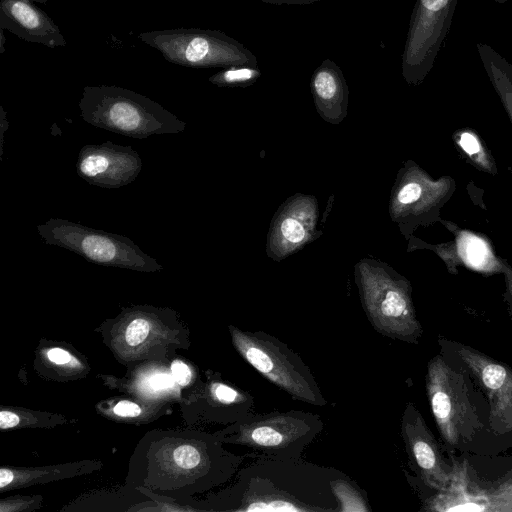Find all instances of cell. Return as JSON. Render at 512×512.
Returning <instances> with one entry per match:
<instances>
[{
  "instance_id": "30",
  "label": "cell",
  "mask_w": 512,
  "mask_h": 512,
  "mask_svg": "<svg viewBox=\"0 0 512 512\" xmlns=\"http://www.w3.org/2000/svg\"><path fill=\"white\" fill-rule=\"evenodd\" d=\"M260 1L269 3V4H276V5H280V4L306 5V4H311L313 2H317L320 0H260Z\"/></svg>"
},
{
  "instance_id": "29",
  "label": "cell",
  "mask_w": 512,
  "mask_h": 512,
  "mask_svg": "<svg viewBox=\"0 0 512 512\" xmlns=\"http://www.w3.org/2000/svg\"><path fill=\"white\" fill-rule=\"evenodd\" d=\"M174 381L175 380L173 376H170L168 374H159L151 379V386L156 390L165 389L171 387Z\"/></svg>"
},
{
  "instance_id": "27",
  "label": "cell",
  "mask_w": 512,
  "mask_h": 512,
  "mask_svg": "<svg viewBox=\"0 0 512 512\" xmlns=\"http://www.w3.org/2000/svg\"><path fill=\"white\" fill-rule=\"evenodd\" d=\"M19 424V416L17 413L2 410L0 412V428L1 429H9L12 427H16Z\"/></svg>"
},
{
  "instance_id": "13",
  "label": "cell",
  "mask_w": 512,
  "mask_h": 512,
  "mask_svg": "<svg viewBox=\"0 0 512 512\" xmlns=\"http://www.w3.org/2000/svg\"><path fill=\"white\" fill-rule=\"evenodd\" d=\"M449 189L447 180H433L412 161L398 171L392 186L388 212L404 233L408 226L427 214Z\"/></svg>"
},
{
  "instance_id": "34",
  "label": "cell",
  "mask_w": 512,
  "mask_h": 512,
  "mask_svg": "<svg viewBox=\"0 0 512 512\" xmlns=\"http://www.w3.org/2000/svg\"><path fill=\"white\" fill-rule=\"evenodd\" d=\"M494 1H495V2H497V3H501V4H503V3H505L507 0H494Z\"/></svg>"
},
{
  "instance_id": "25",
  "label": "cell",
  "mask_w": 512,
  "mask_h": 512,
  "mask_svg": "<svg viewBox=\"0 0 512 512\" xmlns=\"http://www.w3.org/2000/svg\"><path fill=\"white\" fill-rule=\"evenodd\" d=\"M171 372L175 382H177L180 386H185L191 381L192 373L189 366L180 360H175L172 362Z\"/></svg>"
},
{
  "instance_id": "10",
  "label": "cell",
  "mask_w": 512,
  "mask_h": 512,
  "mask_svg": "<svg viewBox=\"0 0 512 512\" xmlns=\"http://www.w3.org/2000/svg\"><path fill=\"white\" fill-rule=\"evenodd\" d=\"M442 350L449 351L454 361L465 368L485 394L488 427L496 436L512 433V368L470 346L438 339Z\"/></svg>"
},
{
  "instance_id": "23",
  "label": "cell",
  "mask_w": 512,
  "mask_h": 512,
  "mask_svg": "<svg viewBox=\"0 0 512 512\" xmlns=\"http://www.w3.org/2000/svg\"><path fill=\"white\" fill-rule=\"evenodd\" d=\"M457 143L475 164L485 170H492L488 154L474 132L462 131L458 134Z\"/></svg>"
},
{
  "instance_id": "11",
  "label": "cell",
  "mask_w": 512,
  "mask_h": 512,
  "mask_svg": "<svg viewBox=\"0 0 512 512\" xmlns=\"http://www.w3.org/2000/svg\"><path fill=\"white\" fill-rule=\"evenodd\" d=\"M319 204L314 195L295 193L274 213L267 234L266 254L276 262L285 260L323 235L317 229Z\"/></svg>"
},
{
  "instance_id": "1",
  "label": "cell",
  "mask_w": 512,
  "mask_h": 512,
  "mask_svg": "<svg viewBox=\"0 0 512 512\" xmlns=\"http://www.w3.org/2000/svg\"><path fill=\"white\" fill-rule=\"evenodd\" d=\"M342 472L300 459L259 457L231 487L233 511L336 512L331 480Z\"/></svg>"
},
{
  "instance_id": "15",
  "label": "cell",
  "mask_w": 512,
  "mask_h": 512,
  "mask_svg": "<svg viewBox=\"0 0 512 512\" xmlns=\"http://www.w3.org/2000/svg\"><path fill=\"white\" fill-rule=\"evenodd\" d=\"M0 29L50 48L67 44L58 25L31 0H1Z\"/></svg>"
},
{
  "instance_id": "18",
  "label": "cell",
  "mask_w": 512,
  "mask_h": 512,
  "mask_svg": "<svg viewBox=\"0 0 512 512\" xmlns=\"http://www.w3.org/2000/svg\"><path fill=\"white\" fill-rule=\"evenodd\" d=\"M210 384L211 401L219 409L221 420L235 423L253 412L254 397L249 392L220 379Z\"/></svg>"
},
{
  "instance_id": "12",
  "label": "cell",
  "mask_w": 512,
  "mask_h": 512,
  "mask_svg": "<svg viewBox=\"0 0 512 512\" xmlns=\"http://www.w3.org/2000/svg\"><path fill=\"white\" fill-rule=\"evenodd\" d=\"M401 436L409 465L430 489L444 491L450 484L453 466L448 464L433 433L413 402H407L401 417Z\"/></svg>"
},
{
  "instance_id": "3",
  "label": "cell",
  "mask_w": 512,
  "mask_h": 512,
  "mask_svg": "<svg viewBox=\"0 0 512 512\" xmlns=\"http://www.w3.org/2000/svg\"><path fill=\"white\" fill-rule=\"evenodd\" d=\"M469 372L459 364L454 367L444 354L427 364L425 386L437 429L446 447L464 449L488 424L475 399Z\"/></svg>"
},
{
  "instance_id": "8",
  "label": "cell",
  "mask_w": 512,
  "mask_h": 512,
  "mask_svg": "<svg viewBox=\"0 0 512 512\" xmlns=\"http://www.w3.org/2000/svg\"><path fill=\"white\" fill-rule=\"evenodd\" d=\"M42 239L50 245L70 250L87 261L139 272L163 269L130 238L97 230L66 219L51 218L37 226Z\"/></svg>"
},
{
  "instance_id": "16",
  "label": "cell",
  "mask_w": 512,
  "mask_h": 512,
  "mask_svg": "<svg viewBox=\"0 0 512 512\" xmlns=\"http://www.w3.org/2000/svg\"><path fill=\"white\" fill-rule=\"evenodd\" d=\"M310 90L319 116L330 124H340L348 114L349 88L340 67L325 59L313 72Z\"/></svg>"
},
{
  "instance_id": "33",
  "label": "cell",
  "mask_w": 512,
  "mask_h": 512,
  "mask_svg": "<svg viewBox=\"0 0 512 512\" xmlns=\"http://www.w3.org/2000/svg\"><path fill=\"white\" fill-rule=\"evenodd\" d=\"M31 1H35V2H39V3L45 4L48 0H31Z\"/></svg>"
},
{
  "instance_id": "22",
  "label": "cell",
  "mask_w": 512,
  "mask_h": 512,
  "mask_svg": "<svg viewBox=\"0 0 512 512\" xmlns=\"http://www.w3.org/2000/svg\"><path fill=\"white\" fill-rule=\"evenodd\" d=\"M489 512H512V471L495 486L485 489Z\"/></svg>"
},
{
  "instance_id": "5",
  "label": "cell",
  "mask_w": 512,
  "mask_h": 512,
  "mask_svg": "<svg viewBox=\"0 0 512 512\" xmlns=\"http://www.w3.org/2000/svg\"><path fill=\"white\" fill-rule=\"evenodd\" d=\"M323 428L320 416L310 412H251L218 435L223 443L244 446L258 457L289 460L300 459Z\"/></svg>"
},
{
  "instance_id": "7",
  "label": "cell",
  "mask_w": 512,
  "mask_h": 512,
  "mask_svg": "<svg viewBox=\"0 0 512 512\" xmlns=\"http://www.w3.org/2000/svg\"><path fill=\"white\" fill-rule=\"evenodd\" d=\"M173 63L190 68L258 66L256 56L238 40L219 30L178 28L142 32L137 36Z\"/></svg>"
},
{
  "instance_id": "20",
  "label": "cell",
  "mask_w": 512,
  "mask_h": 512,
  "mask_svg": "<svg viewBox=\"0 0 512 512\" xmlns=\"http://www.w3.org/2000/svg\"><path fill=\"white\" fill-rule=\"evenodd\" d=\"M331 489L337 502L336 512L371 511L366 492L345 474L331 480Z\"/></svg>"
},
{
  "instance_id": "26",
  "label": "cell",
  "mask_w": 512,
  "mask_h": 512,
  "mask_svg": "<svg viewBox=\"0 0 512 512\" xmlns=\"http://www.w3.org/2000/svg\"><path fill=\"white\" fill-rule=\"evenodd\" d=\"M113 411L118 416L136 417L141 413V408L136 403L123 400L114 406Z\"/></svg>"
},
{
  "instance_id": "32",
  "label": "cell",
  "mask_w": 512,
  "mask_h": 512,
  "mask_svg": "<svg viewBox=\"0 0 512 512\" xmlns=\"http://www.w3.org/2000/svg\"><path fill=\"white\" fill-rule=\"evenodd\" d=\"M4 30L0 29V53H4L5 51V36H4Z\"/></svg>"
},
{
  "instance_id": "21",
  "label": "cell",
  "mask_w": 512,
  "mask_h": 512,
  "mask_svg": "<svg viewBox=\"0 0 512 512\" xmlns=\"http://www.w3.org/2000/svg\"><path fill=\"white\" fill-rule=\"evenodd\" d=\"M261 71L254 65H236L224 68L208 78L209 82L218 87L245 88L254 84Z\"/></svg>"
},
{
  "instance_id": "17",
  "label": "cell",
  "mask_w": 512,
  "mask_h": 512,
  "mask_svg": "<svg viewBox=\"0 0 512 512\" xmlns=\"http://www.w3.org/2000/svg\"><path fill=\"white\" fill-rule=\"evenodd\" d=\"M453 475L444 491L426 500L423 510L440 512H489V501L485 489L480 488L467 468L466 462H458L453 457Z\"/></svg>"
},
{
  "instance_id": "2",
  "label": "cell",
  "mask_w": 512,
  "mask_h": 512,
  "mask_svg": "<svg viewBox=\"0 0 512 512\" xmlns=\"http://www.w3.org/2000/svg\"><path fill=\"white\" fill-rule=\"evenodd\" d=\"M354 279L372 328L393 340L418 344L423 327L416 315L410 282L387 263L367 257L354 265Z\"/></svg>"
},
{
  "instance_id": "14",
  "label": "cell",
  "mask_w": 512,
  "mask_h": 512,
  "mask_svg": "<svg viewBox=\"0 0 512 512\" xmlns=\"http://www.w3.org/2000/svg\"><path fill=\"white\" fill-rule=\"evenodd\" d=\"M142 169V160L131 146L111 141L85 145L79 152L77 174L102 188H120L133 182Z\"/></svg>"
},
{
  "instance_id": "4",
  "label": "cell",
  "mask_w": 512,
  "mask_h": 512,
  "mask_svg": "<svg viewBox=\"0 0 512 512\" xmlns=\"http://www.w3.org/2000/svg\"><path fill=\"white\" fill-rule=\"evenodd\" d=\"M85 122L132 138L176 134L186 123L159 103L115 85L86 86L79 101Z\"/></svg>"
},
{
  "instance_id": "31",
  "label": "cell",
  "mask_w": 512,
  "mask_h": 512,
  "mask_svg": "<svg viewBox=\"0 0 512 512\" xmlns=\"http://www.w3.org/2000/svg\"><path fill=\"white\" fill-rule=\"evenodd\" d=\"M502 270L505 275L507 291L512 302V268L508 264L502 263Z\"/></svg>"
},
{
  "instance_id": "6",
  "label": "cell",
  "mask_w": 512,
  "mask_h": 512,
  "mask_svg": "<svg viewBox=\"0 0 512 512\" xmlns=\"http://www.w3.org/2000/svg\"><path fill=\"white\" fill-rule=\"evenodd\" d=\"M237 353L265 379L294 400L323 407L327 404L310 368L277 337L264 331H245L230 325Z\"/></svg>"
},
{
  "instance_id": "24",
  "label": "cell",
  "mask_w": 512,
  "mask_h": 512,
  "mask_svg": "<svg viewBox=\"0 0 512 512\" xmlns=\"http://www.w3.org/2000/svg\"><path fill=\"white\" fill-rule=\"evenodd\" d=\"M151 331L150 322L146 317L134 318L125 330V341L131 347H136L145 342Z\"/></svg>"
},
{
  "instance_id": "19",
  "label": "cell",
  "mask_w": 512,
  "mask_h": 512,
  "mask_svg": "<svg viewBox=\"0 0 512 512\" xmlns=\"http://www.w3.org/2000/svg\"><path fill=\"white\" fill-rule=\"evenodd\" d=\"M480 60L512 121V65L491 46L477 44Z\"/></svg>"
},
{
  "instance_id": "28",
  "label": "cell",
  "mask_w": 512,
  "mask_h": 512,
  "mask_svg": "<svg viewBox=\"0 0 512 512\" xmlns=\"http://www.w3.org/2000/svg\"><path fill=\"white\" fill-rule=\"evenodd\" d=\"M49 360L55 364H65L71 360L70 354L61 348H52L47 352Z\"/></svg>"
},
{
  "instance_id": "9",
  "label": "cell",
  "mask_w": 512,
  "mask_h": 512,
  "mask_svg": "<svg viewBox=\"0 0 512 512\" xmlns=\"http://www.w3.org/2000/svg\"><path fill=\"white\" fill-rule=\"evenodd\" d=\"M458 0H416L402 53V75L421 83L432 69L449 32Z\"/></svg>"
}]
</instances>
